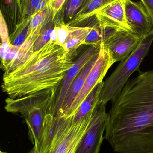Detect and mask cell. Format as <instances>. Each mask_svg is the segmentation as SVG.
<instances>
[{"label":"cell","instance_id":"obj_1","mask_svg":"<svg viewBox=\"0 0 153 153\" xmlns=\"http://www.w3.org/2000/svg\"><path fill=\"white\" fill-rule=\"evenodd\" d=\"M73 55L49 41L34 52L23 65L4 74L2 90L9 98H19L46 90L58 88L73 65Z\"/></svg>","mask_w":153,"mask_h":153},{"label":"cell","instance_id":"obj_2","mask_svg":"<svg viewBox=\"0 0 153 153\" xmlns=\"http://www.w3.org/2000/svg\"><path fill=\"white\" fill-rule=\"evenodd\" d=\"M107 116V129L134 130L153 139V70L128 80Z\"/></svg>","mask_w":153,"mask_h":153},{"label":"cell","instance_id":"obj_3","mask_svg":"<svg viewBox=\"0 0 153 153\" xmlns=\"http://www.w3.org/2000/svg\"><path fill=\"white\" fill-rule=\"evenodd\" d=\"M92 115L77 122L73 120L74 116L47 115L43 135L39 144H36L39 153H75L86 133Z\"/></svg>","mask_w":153,"mask_h":153},{"label":"cell","instance_id":"obj_4","mask_svg":"<svg viewBox=\"0 0 153 153\" xmlns=\"http://www.w3.org/2000/svg\"><path fill=\"white\" fill-rule=\"evenodd\" d=\"M153 42V34H149L141 41L136 49L118 65L106 81H103L100 101L107 103L116 99L134 72L138 71L142 62L147 55Z\"/></svg>","mask_w":153,"mask_h":153},{"label":"cell","instance_id":"obj_5","mask_svg":"<svg viewBox=\"0 0 153 153\" xmlns=\"http://www.w3.org/2000/svg\"><path fill=\"white\" fill-rule=\"evenodd\" d=\"M58 88L39 91L19 98L5 100V110L13 114H20L24 119L37 116H54L56 93Z\"/></svg>","mask_w":153,"mask_h":153},{"label":"cell","instance_id":"obj_6","mask_svg":"<svg viewBox=\"0 0 153 153\" xmlns=\"http://www.w3.org/2000/svg\"><path fill=\"white\" fill-rule=\"evenodd\" d=\"M106 105L99 100L96 105L86 133L75 153L99 152L107 120Z\"/></svg>","mask_w":153,"mask_h":153},{"label":"cell","instance_id":"obj_7","mask_svg":"<svg viewBox=\"0 0 153 153\" xmlns=\"http://www.w3.org/2000/svg\"><path fill=\"white\" fill-rule=\"evenodd\" d=\"M114 63L115 62L111 58L107 49L101 44L99 58L88 74L81 92L72 105L68 117L74 116L81 103L94 87L103 81L108 71Z\"/></svg>","mask_w":153,"mask_h":153},{"label":"cell","instance_id":"obj_8","mask_svg":"<svg viewBox=\"0 0 153 153\" xmlns=\"http://www.w3.org/2000/svg\"><path fill=\"white\" fill-rule=\"evenodd\" d=\"M144 38L131 31L120 30L102 44L116 63L125 60Z\"/></svg>","mask_w":153,"mask_h":153},{"label":"cell","instance_id":"obj_9","mask_svg":"<svg viewBox=\"0 0 153 153\" xmlns=\"http://www.w3.org/2000/svg\"><path fill=\"white\" fill-rule=\"evenodd\" d=\"M125 1L115 0L94 12L93 15L102 26L133 32L126 16Z\"/></svg>","mask_w":153,"mask_h":153},{"label":"cell","instance_id":"obj_10","mask_svg":"<svg viewBox=\"0 0 153 153\" xmlns=\"http://www.w3.org/2000/svg\"><path fill=\"white\" fill-rule=\"evenodd\" d=\"M125 13L127 19L134 33L144 38L152 31V23L141 1L126 0Z\"/></svg>","mask_w":153,"mask_h":153},{"label":"cell","instance_id":"obj_11","mask_svg":"<svg viewBox=\"0 0 153 153\" xmlns=\"http://www.w3.org/2000/svg\"><path fill=\"white\" fill-rule=\"evenodd\" d=\"M100 48L101 45L90 46L67 71L61 83L60 91L57 97L54 116L58 117L59 115L66 93L76 76L84 65L100 51Z\"/></svg>","mask_w":153,"mask_h":153},{"label":"cell","instance_id":"obj_12","mask_svg":"<svg viewBox=\"0 0 153 153\" xmlns=\"http://www.w3.org/2000/svg\"><path fill=\"white\" fill-rule=\"evenodd\" d=\"M99 53L100 51L84 65L72 83L66 95L61 111L58 117L68 116L72 105L81 92L88 74L93 68L99 58Z\"/></svg>","mask_w":153,"mask_h":153},{"label":"cell","instance_id":"obj_13","mask_svg":"<svg viewBox=\"0 0 153 153\" xmlns=\"http://www.w3.org/2000/svg\"><path fill=\"white\" fill-rule=\"evenodd\" d=\"M96 16L89 23L87 27H76L68 26V33L67 38L63 47L69 53L75 55L77 48L84 45L89 32L91 29V25Z\"/></svg>","mask_w":153,"mask_h":153},{"label":"cell","instance_id":"obj_14","mask_svg":"<svg viewBox=\"0 0 153 153\" xmlns=\"http://www.w3.org/2000/svg\"><path fill=\"white\" fill-rule=\"evenodd\" d=\"M86 1L87 0H66L54 19L55 26L60 23L68 26L71 25Z\"/></svg>","mask_w":153,"mask_h":153},{"label":"cell","instance_id":"obj_15","mask_svg":"<svg viewBox=\"0 0 153 153\" xmlns=\"http://www.w3.org/2000/svg\"><path fill=\"white\" fill-rule=\"evenodd\" d=\"M103 82L102 81L98 84L81 103L74 116L73 121L77 122L92 115L95 107L99 101Z\"/></svg>","mask_w":153,"mask_h":153},{"label":"cell","instance_id":"obj_16","mask_svg":"<svg viewBox=\"0 0 153 153\" xmlns=\"http://www.w3.org/2000/svg\"><path fill=\"white\" fill-rule=\"evenodd\" d=\"M1 13L14 30L22 22L19 0H1Z\"/></svg>","mask_w":153,"mask_h":153},{"label":"cell","instance_id":"obj_17","mask_svg":"<svg viewBox=\"0 0 153 153\" xmlns=\"http://www.w3.org/2000/svg\"><path fill=\"white\" fill-rule=\"evenodd\" d=\"M0 19V33L1 39L0 53L1 62V67L2 69L7 63L10 58L13 45L10 41L8 32V25L1 13Z\"/></svg>","mask_w":153,"mask_h":153},{"label":"cell","instance_id":"obj_18","mask_svg":"<svg viewBox=\"0 0 153 153\" xmlns=\"http://www.w3.org/2000/svg\"><path fill=\"white\" fill-rule=\"evenodd\" d=\"M22 16V22L32 19L49 5L47 0H19Z\"/></svg>","mask_w":153,"mask_h":153},{"label":"cell","instance_id":"obj_19","mask_svg":"<svg viewBox=\"0 0 153 153\" xmlns=\"http://www.w3.org/2000/svg\"><path fill=\"white\" fill-rule=\"evenodd\" d=\"M114 1L115 0H87L75 19L69 26H74L81 21L92 16L94 12Z\"/></svg>","mask_w":153,"mask_h":153},{"label":"cell","instance_id":"obj_20","mask_svg":"<svg viewBox=\"0 0 153 153\" xmlns=\"http://www.w3.org/2000/svg\"><path fill=\"white\" fill-rule=\"evenodd\" d=\"M30 20L23 22L18 25L10 36L11 44L16 47H20L29 36V24Z\"/></svg>","mask_w":153,"mask_h":153},{"label":"cell","instance_id":"obj_21","mask_svg":"<svg viewBox=\"0 0 153 153\" xmlns=\"http://www.w3.org/2000/svg\"><path fill=\"white\" fill-rule=\"evenodd\" d=\"M55 27L54 19L46 23L41 28L39 35L33 46V51L36 52L41 49L50 40L51 35Z\"/></svg>","mask_w":153,"mask_h":153},{"label":"cell","instance_id":"obj_22","mask_svg":"<svg viewBox=\"0 0 153 153\" xmlns=\"http://www.w3.org/2000/svg\"><path fill=\"white\" fill-rule=\"evenodd\" d=\"M66 0H49V5L53 12L54 18L62 8Z\"/></svg>","mask_w":153,"mask_h":153},{"label":"cell","instance_id":"obj_23","mask_svg":"<svg viewBox=\"0 0 153 153\" xmlns=\"http://www.w3.org/2000/svg\"><path fill=\"white\" fill-rule=\"evenodd\" d=\"M147 11L153 24V28L149 34H153V0H140Z\"/></svg>","mask_w":153,"mask_h":153},{"label":"cell","instance_id":"obj_24","mask_svg":"<svg viewBox=\"0 0 153 153\" xmlns=\"http://www.w3.org/2000/svg\"><path fill=\"white\" fill-rule=\"evenodd\" d=\"M31 153H39V151L38 147V146L36 144H34V146L33 147V149L31 151Z\"/></svg>","mask_w":153,"mask_h":153},{"label":"cell","instance_id":"obj_25","mask_svg":"<svg viewBox=\"0 0 153 153\" xmlns=\"http://www.w3.org/2000/svg\"><path fill=\"white\" fill-rule=\"evenodd\" d=\"M1 153H4V152H1Z\"/></svg>","mask_w":153,"mask_h":153},{"label":"cell","instance_id":"obj_26","mask_svg":"<svg viewBox=\"0 0 153 153\" xmlns=\"http://www.w3.org/2000/svg\"><path fill=\"white\" fill-rule=\"evenodd\" d=\"M29 153H31V152H29Z\"/></svg>","mask_w":153,"mask_h":153},{"label":"cell","instance_id":"obj_27","mask_svg":"<svg viewBox=\"0 0 153 153\" xmlns=\"http://www.w3.org/2000/svg\"><path fill=\"white\" fill-rule=\"evenodd\" d=\"M47 1H49V0H47Z\"/></svg>","mask_w":153,"mask_h":153}]
</instances>
